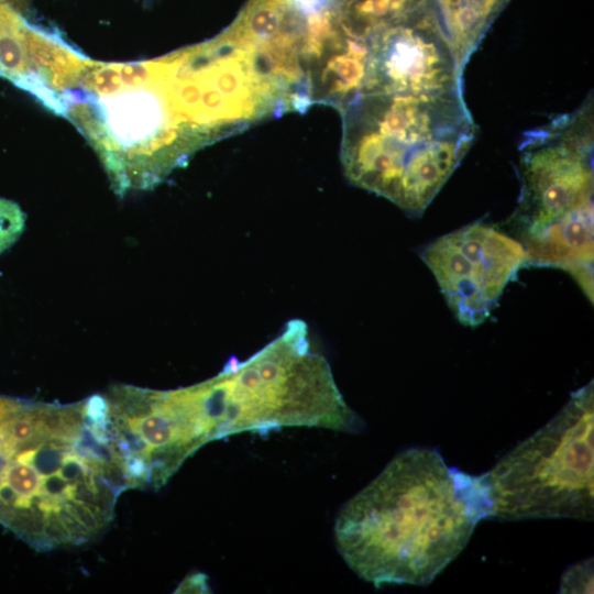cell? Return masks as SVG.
I'll list each match as a JSON object with an SVG mask.
<instances>
[{"label":"cell","mask_w":594,"mask_h":594,"mask_svg":"<svg viewBox=\"0 0 594 594\" xmlns=\"http://www.w3.org/2000/svg\"><path fill=\"white\" fill-rule=\"evenodd\" d=\"M56 513L69 532L73 543L79 544L86 542L90 537L91 532L77 519V517L63 504H61L56 509Z\"/></svg>","instance_id":"cell-17"},{"label":"cell","mask_w":594,"mask_h":594,"mask_svg":"<svg viewBox=\"0 0 594 594\" xmlns=\"http://www.w3.org/2000/svg\"><path fill=\"white\" fill-rule=\"evenodd\" d=\"M208 590L206 575L194 573L183 580L175 593H208Z\"/></svg>","instance_id":"cell-19"},{"label":"cell","mask_w":594,"mask_h":594,"mask_svg":"<svg viewBox=\"0 0 594 594\" xmlns=\"http://www.w3.org/2000/svg\"><path fill=\"white\" fill-rule=\"evenodd\" d=\"M361 95H438L461 90L462 69L427 0L367 40ZM358 96V97H359Z\"/></svg>","instance_id":"cell-7"},{"label":"cell","mask_w":594,"mask_h":594,"mask_svg":"<svg viewBox=\"0 0 594 594\" xmlns=\"http://www.w3.org/2000/svg\"><path fill=\"white\" fill-rule=\"evenodd\" d=\"M69 483L61 475L54 473L43 476L41 481V493L38 496L48 498L57 504H63L67 501Z\"/></svg>","instance_id":"cell-16"},{"label":"cell","mask_w":594,"mask_h":594,"mask_svg":"<svg viewBox=\"0 0 594 594\" xmlns=\"http://www.w3.org/2000/svg\"><path fill=\"white\" fill-rule=\"evenodd\" d=\"M592 559L570 566L562 576L560 593H592Z\"/></svg>","instance_id":"cell-14"},{"label":"cell","mask_w":594,"mask_h":594,"mask_svg":"<svg viewBox=\"0 0 594 594\" xmlns=\"http://www.w3.org/2000/svg\"><path fill=\"white\" fill-rule=\"evenodd\" d=\"M593 382L572 393L543 427L480 475L490 518L524 520L594 516Z\"/></svg>","instance_id":"cell-5"},{"label":"cell","mask_w":594,"mask_h":594,"mask_svg":"<svg viewBox=\"0 0 594 594\" xmlns=\"http://www.w3.org/2000/svg\"><path fill=\"white\" fill-rule=\"evenodd\" d=\"M24 222L21 208L13 201L0 198V255L21 237Z\"/></svg>","instance_id":"cell-13"},{"label":"cell","mask_w":594,"mask_h":594,"mask_svg":"<svg viewBox=\"0 0 594 594\" xmlns=\"http://www.w3.org/2000/svg\"><path fill=\"white\" fill-rule=\"evenodd\" d=\"M72 444L61 441H45L34 449H23L15 453L13 460L31 464L43 477L57 473Z\"/></svg>","instance_id":"cell-11"},{"label":"cell","mask_w":594,"mask_h":594,"mask_svg":"<svg viewBox=\"0 0 594 594\" xmlns=\"http://www.w3.org/2000/svg\"><path fill=\"white\" fill-rule=\"evenodd\" d=\"M421 257L460 323L476 327L498 305L505 287L527 265L524 245L484 222H474L430 243Z\"/></svg>","instance_id":"cell-6"},{"label":"cell","mask_w":594,"mask_h":594,"mask_svg":"<svg viewBox=\"0 0 594 594\" xmlns=\"http://www.w3.org/2000/svg\"><path fill=\"white\" fill-rule=\"evenodd\" d=\"M23 43L31 67L50 87L63 91L78 85L89 59L57 34L23 25Z\"/></svg>","instance_id":"cell-9"},{"label":"cell","mask_w":594,"mask_h":594,"mask_svg":"<svg viewBox=\"0 0 594 594\" xmlns=\"http://www.w3.org/2000/svg\"><path fill=\"white\" fill-rule=\"evenodd\" d=\"M310 341L307 324L290 320L248 360L231 358L218 375L196 384L212 440L283 427L360 428L328 361Z\"/></svg>","instance_id":"cell-3"},{"label":"cell","mask_w":594,"mask_h":594,"mask_svg":"<svg viewBox=\"0 0 594 594\" xmlns=\"http://www.w3.org/2000/svg\"><path fill=\"white\" fill-rule=\"evenodd\" d=\"M64 505L91 534L97 532L102 527L89 506L75 501H66Z\"/></svg>","instance_id":"cell-18"},{"label":"cell","mask_w":594,"mask_h":594,"mask_svg":"<svg viewBox=\"0 0 594 594\" xmlns=\"http://www.w3.org/2000/svg\"><path fill=\"white\" fill-rule=\"evenodd\" d=\"M340 113L345 176L411 215L426 210L474 140L461 90L361 95Z\"/></svg>","instance_id":"cell-2"},{"label":"cell","mask_w":594,"mask_h":594,"mask_svg":"<svg viewBox=\"0 0 594 594\" xmlns=\"http://www.w3.org/2000/svg\"><path fill=\"white\" fill-rule=\"evenodd\" d=\"M490 513L481 476L449 468L435 449L411 448L342 506L334 539L349 568L375 587L427 585Z\"/></svg>","instance_id":"cell-1"},{"label":"cell","mask_w":594,"mask_h":594,"mask_svg":"<svg viewBox=\"0 0 594 594\" xmlns=\"http://www.w3.org/2000/svg\"><path fill=\"white\" fill-rule=\"evenodd\" d=\"M41 475L29 463L12 460L4 482L21 498L18 508H28L33 504V498L41 493Z\"/></svg>","instance_id":"cell-12"},{"label":"cell","mask_w":594,"mask_h":594,"mask_svg":"<svg viewBox=\"0 0 594 594\" xmlns=\"http://www.w3.org/2000/svg\"><path fill=\"white\" fill-rule=\"evenodd\" d=\"M43 536L51 547L73 543L69 532L61 521L55 509L47 512L45 515Z\"/></svg>","instance_id":"cell-15"},{"label":"cell","mask_w":594,"mask_h":594,"mask_svg":"<svg viewBox=\"0 0 594 594\" xmlns=\"http://www.w3.org/2000/svg\"><path fill=\"white\" fill-rule=\"evenodd\" d=\"M590 110L556 120L521 144L520 195L509 221L534 266L570 268L593 256Z\"/></svg>","instance_id":"cell-4"},{"label":"cell","mask_w":594,"mask_h":594,"mask_svg":"<svg viewBox=\"0 0 594 594\" xmlns=\"http://www.w3.org/2000/svg\"><path fill=\"white\" fill-rule=\"evenodd\" d=\"M9 421H10V417L3 420L2 422H0V450L3 449L7 441Z\"/></svg>","instance_id":"cell-20"},{"label":"cell","mask_w":594,"mask_h":594,"mask_svg":"<svg viewBox=\"0 0 594 594\" xmlns=\"http://www.w3.org/2000/svg\"><path fill=\"white\" fill-rule=\"evenodd\" d=\"M507 1L427 0L460 69Z\"/></svg>","instance_id":"cell-8"},{"label":"cell","mask_w":594,"mask_h":594,"mask_svg":"<svg viewBox=\"0 0 594 594\" xmlns=\"http://www.w3.org/2000/svg\"><path fill=\"white\" fill-rule=\"evenodd\" d=\"M23 25L0 32V75L13 81L33 70L23 43Z\"/></svg>","instance_id":"cell-10"}]
</instances>
